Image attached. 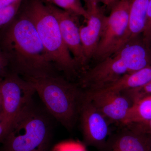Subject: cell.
I'll return each instance as SVG.
<instances>
[{
	"instance_id": "6da1fadb",
	"label": "cell",
	"mask_w": 151,
	"mask_h": 151,
	"mask_svg": "<svg viewBox=\"0 0 151 151\" xmlns=\"http://www.w3.org/2000/svg\"><path fill=\"white\" fill-rule=\"evenodd\" d=\"M138 37L86 71L81 77V86L87 90L103 89L124 76L151 65L150 47Z\"/></svg>"
},
{
	"instance_id": "7a4b0ae2",
	"label": "cell",
	"mask_w": 151,
	"mask_h": 151,
	"mask_svg": "<svg viewBox=\"0 0 151 151\" xmlns=\"http://www.w3.org/2000/svg\"><path fill=\"white\" fill-rule=\"evenodd\" d=\"M4 43L26 76L50 74L51 61L35 26L24 12L11 25Z\"/></svg>"
},
{
	"instance_id": "3957f363",
	"label": "cell",
	"mask_w": 151,
	"mask_h": 151,
	"mask_svg": "<svg viewBox=\"0 0 151 151\" xmlns=\"http://www.w3.org/2000/svg\"><path fill=\"white\" fill-rule=\"evenodd\" d=\"M26 77L52 116L66 129H72L79 117L84 92L50 74Z\"/></svg>"
},
{
	"instance_id": "277c9868",
	"label": "cell",
	"mask_w": 151,
	"mask_h": 151,
	"mask_svg": "<svg viewBox=\"0 0 151 151\" xmlns=\"http://www.w3.org/2000/svg\"><path fill=\"white\" fill-rule=\"evenodd\" d=\"M24 13L35 26L51 62L65 72H74L78 65L63 39L56 18L47 5L41 0H32Z\"/></svg>"
},
{
	"instance_id": "5b68a950",
	"label": "cell",
	"mask_w": 151,
	"mask_h": 151,
	"mask_svg": "<svg viewBox=\"0 0 151 151\" xmlns=\"http://www.w3.org/2000/svg\"><path fill=\"white\" fill-rule=\"evenodd\" d=\"M50 138V123L33 103L12 125L1 145L0 151H36L47 150Z\"/></svg>"
},
{
	"instance_id": "8992f818",
	"label": "cell",
	"mask_w": 151,
	"mask_h": 151,
	"mask_svg": "<svg viewBox=\"0 0 151 151\" xmlns=\"http://www.w3.org/2000/svg\"><path fill=\"white\" fill-rule=\"evenodd\" d=\"M132 0H120L106 17L99 43L93 58L99 61L119 50L128 42L129 13Z\"/></svg>"
},
{
	"instance_id": "52a82bcc",
	"label": "cell",
	"mask_w": 151,
	"mask_h": 151,
	"mask_svg": "<svg viewBox=\"0 0 151 151\" xmlns=\"http://www.w3.org/2000/svg\"><path fill=\"white\" fill-rule=\"evenodd\" d=\"M2 99V111L0 116L8 129L25 109L33 103L34 88L25 79L15 73L0 80Z\"/></svg>"
},
{
	"instance_id": "ba28073f",
	"label": "cell",
	"mask_w": 151,
	"mask_h": 151,
	"mask_svg": "<svg viewBox=\"0 0 151 151\" xmlns=\"http://www.w3.org/2000/svg\"><path fill=\"white\" fill-rule=\"evenodd\" d=\"M84 95L110 122L121 123L132 104L124 93L104 89L87 90Z\"/></svg>"
},
{
	"instance_id": "9c48e42d",
	"label": "cell",
	"mask_w": 151,
	"mask_h": 151,
	"mask_svg": "<svg viewBox=\"0 0 151 151\" xmlns=\"http://www.w3.org/2000/svg\"><path fill=\"white\" fill-rule=\"evenodd\" d=\"M79 117L85 142L92 145L103 146L109 134V121L86 98L84 92Z\"/></svg>"
},
{
	"instance_id": "30bf717a",
	"label": "cell",
	"mask_w": 151,
	"mask_h": 151,
	"mask_svg": "<svg viewBox=\"0 0 151 151\" xmlns=\"http://www.w3.org/2000/svg\"><path fill=\"white\" fill-rule=\"evenodd\" d=\"M47 5L56 18L63 39L77 65L84 66L87 60L81 44L77 16L51 4Z\"/></svg>"
},
{
	"instance_id": "8fae6325",
	"label": "cell",
	"mask_w": 151,
	"mask_h": 151,
	"mask_svg": "<svg viewBox=\"0 0 151 151\" xmlns=\"http://www.w3.org/2000/svg\"><path fill=\"white\" fill-rule=\"evenodd\" d=\"M89 18L86 25L79 27L81 44L87 61L94 56L102 35L106 17L103 11L94 4L86 9Z\"/></svg>"
},
{
	"instance_id": "7c38bea8",
	"label": "cell",
	"mask_w": 151,
	"mask_h": 151,
	"mask_svg": "<svg viewBox=\"0 0 151 151\" xmlns=\"http://www.w3.org/2000/svg\"><path fill=\"white\" fill-rule=\"evenodd\" d=\"M109 151H151V136L128 128L114 139Z\"/></svg>"
},
{
	"instance_id": "4fadbf2b",
	"label": "cell",
	"mask_w": 151,
	"mask_h": 151,
	"mask_svg": "<svg viewBox=\"0 0 151 151\" xmlns=\"http://www.w3.org/2000/svg\"><path fill=\"white\" fill-rule=\"evenodd\" d=\"M151 81V65L124 76L113 84L101 89L123 93L140 88Z\"/></svg>"
},
{
	"instance_id": "5bb4252c",
	"label": "cell",
	"mask_w": 151,
	"mask_h": 151,
	"mask_svg": "<svg viewBox=\"0 0 151 151\" xmlns=\"http://www.w3.org/2000/svg\"><path fill=\"white\" fill-rule=\"evenodd\" d=\"M150 0H132L129 13L128 42L142 33L145 27Z\"/></svg>"
},
{
	"instance_id": "9a60e30c",
	"label": "cell",
	"mask_w": 151,
	"mask_h": 151,
	"mask_svg": "<svg viewBox=\"0 0 151 151\" xmlns=\"http://www.w3.org/2000/svg\"><path fill=\"white\" fill-rule=\"evenodd\" d=\"M151 119V95H144L132 101L126 117L121 124L127 126Z\"/></svg>"
},
{
	"instance_id": "2e32d148",
	"label": "cell",
	"mask_w": 151,
	"mask_h": 151,
	"mask_svg": "<svg viewBox=\"0 0 151 151\" xmlns=\"http://www.w3.org/2000/svg\"><path fill=\"white\" fill-rule=\"evenodd\" d=\"M48 4L68 12L76 16L83 17L86 20L89 15L81 3V0H45Z\"/></svg>"
},
{
	"instance_id": "e0dca14e",
	"label": "cell",
	"mask_w": 151,
	"mask_h": 151,
	"mask_svg": "<svg viewBox=\"0 0 151 151\" xmlns=\"http://www.w3.org/2000/svg\"><path fill=\"white\" fill-rule=\"evenodd\" d=\"M22 0L11 5L0 9V27L8 23L14 18L19 10Z\"/></svg>"
},
{
	"instance_id": "ac0fdd59",
	"label": "cell",
	"mask_w": 151,
	"mask_h": 151,
	"mask_svg": "<svg viewBox=\"0 0 151 151\" xmlns=\"http://www.w3.org/2000/svg\"><path fill=\"white\" fill-rule=\"evenodd\" d=\"M52 151H86L83 145L75 142H66L56 145Z\"/></svg>"
},
{
	"instance_id": "d6986e66",
	"label": "cell",
	"mask_w": 151,
	"mask_h": 151,
	"mask_svg": "<svg viewBox=\"0 0 151 151\" xmlns=\"http://www.w3.org/2000/svg\"><path fill=\"white\" fill-rule=\"evenodd\" d=\"M123 93L129 97L132 102L136 98L144 95H151V81L140 88L129 90Z\"/></svg>"
},
{
	"instance_id": "ffe728a7",
	"label": "cell",
	"mask_w": 151,
	"mask_h": 151,
	"mask_svg": "<svg viewBox=\"0 0 151 151\" xmlns=\"http://www.w3.org/2000/svg\"><path fill=\"white\" fill-rule=\"evenodd\" d=\"M143 40L146 44L151 45V0L149 1L148 8L147 13L145 27L142 33Z\"/></svg>"
},
{
	"instance_id": "44dd1931",
	"label": "cell",
	"mask_w": 151,
	"mask_h": 151,
	"mask_svg": "<svg viewBox=\"0 0 151 151\" xmlns=\"http://www.w3.org/2000/svg\"><path fill=\"white\" fill-rule=\"evenodd\" d=\"M127 127L135 132L151 136V119L146 122L127 125Z\"/></svg>"
},
{
	"instance_id": "7402d4cb",
	"label": "cell",
	"mask_w": 151,
	"mask_h": 151,
	"mask_svg": "<svg viewBox=\"0 0 151 151\" xmlns=\"http://www.w3.org/2000/svg\"><path fill=\"white\" fill-rule=\"evenodd\" d=\"M8 133V129L0 119V145L4 140Z\"/></svg>"
},
{
	"instance_id": "603a6c76",
	"label": "cell",
	"mask_w": 151,
	"mask_h": 151,
	"mask_svg": "<svg viewBox=\"0 0 151 151\" xmlns=\"http://www.w3.org/2000/svg\"><path fill=\"white\" fill-rule=\"evenodd\" d=\"M7 64V63L5 58L0 52V76L4 75V73Z\"/></svg>"
},
{
	"instance_id": "cb8c5ba5",
	"label": "cell",
	"mask_w": 151,
	"mask_h": 151,
	"mask_svg": "<svg viewBox=\"0 0 151 151\" xmlns=\"http://www.w3.org/2000/svg\"><path fill=\"white\" fill-rule=\"evenodd\" d=\"M19 0H0V9L12 4Z\"/></svg>"
},
{
	"instance_id": "d4e9b609",
	"label": "cell",
	"mask_w": 151,
	"mask_h": 151,
	"mask_svg": "<svg viewBox=\"0 0 151 151\" xmlns=\"http://www.w3.org/2000/svg\"><path fill=\"white\" fill-rule=\"evenodd\" d=\"M86 4V8L94 4H98L100 2L103 3V0H83Z\"/></svg>"
},
{
	"instance_id": "484cf974",
	"label": "cell",
	"mask_w": 151,
	"mask_h": 151,
	"mask_svg": "<svg viewBox=\"0 0 151 151\" xmlns=\"http://www.w3.org/2000/svg\"><path fill=\"white\" fill-rule=\"evenodd\" d=\"M116 2V0H103V3L108 6H113Z\"/></svg>"
},
{
	"instance_id": "4316f807",
	"label": "cell",
	"mask_w": 151,
	"mask_h": 151,
	"mask_svg": "<svg viewBox=\"0 0 151 151\" xmlns=\"http://www.w3.org/2000/svg\"><path fill=\"white\" fill-rule=\"evenodd\" d=\"M2 111V99L1 93V85H0V116Z\"/></svg>"
},
{
	"instance_id": "83f0119b",
	"label": "cell",
	"mask_w": 151,
	"mask_h": 151,
	"mask_svg": "<svg viewBox=\"0 0 151 151\" xmlns=\"http://www.w3.org/2000/svg\"><path fill=\"white\" fill-rule=\"evenodd\" d=\"M47 150H39L36 151H47Z\"/></svg>"
}]
</instances>
